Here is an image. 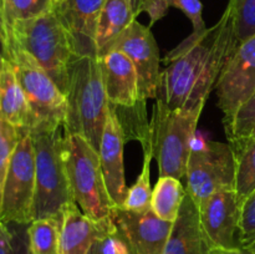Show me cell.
Masks as SVG:
<instances>
[{
  "label": "cell",
  "mask_w": 255,
  "mask_h": 254,
  "mask_svg": "<svg viewBox=\"0 0 255 254\" xmlns=\"http://www.w3.org/2000/svg\"><path fill=\"white\" fill-rule=\"evenodd\" d=\"M109 50H121L131 59L138 76L142 100L157 99L161 85V59L151 27L144 26L136 19L101 54Z\"/></svg>",
  "instance_id": "cell-10"
},
{
  "label": "cell",
  "mask_w": 255,
  "mask_h": 254,
  "mask_svg": "<svg viewBox=\"0 0 255 254\" xmlns=\"http://www.w3.org/2000/svg\"><path fill=\"white\" fill-rule=\"evenodd\" d=\"M99 244L102 254H132L128 244L122 238L119 231L99 241Z\"/></svg>",
  "instance_id": "cell-32"
},
{
  "label": "cell",
  "mask_w": 255,
  "mask_h": 254,
  "mask_svg": "<svg viewBox=\"0 0 255 254\" xmlns=\"http://www.w3.org/2000/svg\"><path fill=\"white\" fill-rule=\"evenodd\" d=\"M112 219L132 254H163L173 223L161 219L152 209L132 212L115 207Z\"/></svg>",
  "instance_id": "cell-12"
},
{
  "label": "cell",
  "mask_w": 255,
  "mask_h": 254,
  "mask_svg": "<svg viewBox=\"0 0 255 254\" xmlns=\"http://www.w3.org/2000/svg\"><path fill=\"white\" fill-rule=\"evenodd\" d=\"M187 191L181 179L172 176L159 177L152 189L151 209L161 219L173 223L177 219Z\"/></svg>",
  "instance_id": "cell-22"
},
{
  "label": "cell",
  "mask_w": 255,
  "mask_h": 254,
  "mask_svg": "<svg viewBox=\"0 0 255 254\" xmlns=\"http://www.w3.org/2000/svg\"><path fill=\"white\" fill-rule=\"evenodd\" d=\"M7 46L31 55L66 96L70 70L76 54L61 17L54 10L14 22L4 30Z\"/></svg>",
  "instance_id": "cell-2"
},
{
  "label": "cell",
  "mask_w": 255,
  "mask_h": 254,
  "mask_svg": "<svg viewBox=\"0 0 255 254\" xmlns=\"http://www.w3.org/2000/svg\"><path fill=\"white\" fill-rule=\"evenodd\" d=\"M0 254H12V237L9 226L0 221Z\"/></svg>",
  "instance_id": "cell-33"
},
{
  "label": "cell",
  "mask_w": 255,
  "mask_h": 254,
  "mask_svg": "<svg viewBox=\"0 0 255 254\" xmlns=\"http://www.w3.org/2000/svg\"><path fill=\"white\" fill-rule=\"evenodd\" d=\"M209 244L202 231L198 207L188 193L173 222L163 254H207Z\"/></svg>",
  "instance_id": "cell-18"
},
{
  "label": "cell",
  "mask_w": 255,
  "mask_h": 254,
  "mask_svg": "<svg viewBox=\"0 0 255 254\" xmlns=\"http://www.w3.org/2000/svg\"><path fill=\"white\" fill-rule=\"evenodd\" d=\"M61 217L34 219L27 226L29 246L32 254H60Z\"/></svg>",
  "instance_id": "cell-23"
},
{
  "label": "cell",
  "mask_w": 255,
  "mask_h": 254,
  "mask_svg": "<svg viewBox=\"0 0 255 254\" xmlns=\"http://www.w3.org/2000/svg\"><path fill=\"white\" fill-rule=\"evenodd\" d=\"M0 120L19 129H30L32 115L12 64L0 56Z\"/></svg>",
  "instance_id": "cell-19"
},
{
  "label": "cell",
  "mask_w": 255,
  "mask_h": 254,
  "mask_svg": "<svg viewBox=\"0 0 255 254\" xmlns=\"http://www.w3.org/2000/svg\"><path fill=\"white\" fill-rule=\"evenodd\" d=\"M126 141V134L116 109L110 104L99 154L105 184L116 207H122L128 189L126 187L124 166V146Z\"/></svg>",
  "instance_id": "cell-14"
},
{
  "label": "cell",
  "mask_w": 255,
  "mask_h": 254,
  "mask_svg": "<svg viewBox=\"0 0 255 254\" xmlns=\"http://www.w3.org/2000/svg\"><path fill=\"white\" fill-rule=\"evenodd\" d=\"M203 109L172 110L157 97L149 121V143L159 177L186 178L187 163Z\"/></svg>",
  "instance_id": "cell-5"
},
{
  "label": "cell",
  "mask_w": 255,
  "mask_h": 254,
  "mask_svg": "<svg viewBox=\"0 0 255 254\" xmlns=\"http://www.w3.org/2000/svg\"><path fill=\"white\" fill-rule=\"evenodd\" d=\"M105 90L110 104L132 109L144 102L138 86V76L131 59L121 50H109L97 55Z\"/></svg>",
  "instance_id": "cell-15"
},
{
  "label": "cell",
  "mask_w": 255,
  "mask_h": 254,
  "mask_svg": "<svg viewBox=\"0 0 255 254\" xmlns=\"http://www.w3.org/2000/svg\"><path fill=\"white\" fill-rule=\"evenodd\" d=\"M89 254H102L101 253V249H100V244H99V241L96 242V243L92 246V248L90 249Z\"/></svg>",
  "instance_id": "cell-38"
},
{
  "label": "cell",
  "mask_w": 255,
  "mask_h": 254,
  "mask_svg": "<svg viewBox=\"0 0 255 254\" xmlns=\"http://www.w3.org/2000/svg\"><path fill=\"white\" fill-rule=\"evenodd\" d=\"M255 239V191L241 206L239 218V243L246 247Z\"/></svg>",
  "instance_id": "cell-29"
},
{
  "label": "cell",
  "mask_w": 255,
  "mask_h": 254,
  "mask_svg": "<svg viewBox=\"0 0 255 254\" xmlns=\"http://www.w3.org/2000/svg\"><path fill=\"white\" fill-rule=\"evenodd\" d=\"M236 154L234 191L239 203H243L255 191V133L231 141Z\"/></svg>",
  "instance_id": "cell-21"
},
{
  "label": "cell",
  "mask_w": 255,
  "mask_h": 254,
  "mask_svg": "<svg viewBox=\"0 0 255 254\" xmlns=\"http://www.w3.org/2000/svg\"><path fill=\"white\" fill-rule=\"evenodd\" d=\"M202 231L209 247L237 248L239 243L241 203L234 189L214 193L198 208Z\"/></svg>",
  "instance_id": "cell-13"
},
{
  "label": "cell",
  "mask_w": 255,
  "mask_h": 254,
  "mask_svg": "<svg viewBox=\"0 0 255 254\" xmlns=\"http://www.w3.org/2000/svg\"><path fill=\"white\" fill-rule=\"evenodd\" d=\"M65 2H66V0H51L52 10H54V11H59V10L64 6Z\"/></svg>",
  "instance_id": "cell-37"
},
{
  "label": "cell",
  "mask_w": 255,
  "mask_h": 254,
  "mask_svg": "<svg viewBox=\"0 0 255 254\" xmlns=\"http://www.w3.org/2000/svg\"><path fill=\"white\" fill-rule=\"evenodd\" d=\"M52 10L51 0H2V31L14 22Z\"/></svg>",
  "instance_id": "cell-25"
},
{
  "label": "cell",
  "mask_w": 255,
  "mask_h": 254,
  "mask_svg": "<svg viewBox=\"0 0 255 254\" xmlns=\"http://www.w3.org/2000/svg\"><path fill=\"white\" fill-rule=\"evenodd\" d=\"M62 157L74 202L94 221L112 219L116 206L105 184L99 152L84 137L64 129Z\"/></svg>",
  "instance_id": "cell-6"
},
{
  "label": "cell",
  "mask_w": 255,
  "mask_h": 254,
  "mask_svg": "<svg viewBox=\"0 0 255 254\" xmlns=\"http://www.w3.org/2000/svg\"><path fill=\"white\" fill-rule=\"evenodd\" d=\"M5 50H6V42H5V35L2 31V27L0 26V56L5 55Z\"/></svg>",
  "instance_id": "cell-36"
},
{
  "label": "cell",
  "mask_w": 255,
  "mask_h": 254,
  "mask_svg": "<svg viewBox=\"0 0 255 254\" xmlns=\"http://www.w3.org/2000/svg\"><path fill=\"white\" fill-rule=\"evenodd\" d=\"M1 6H2V0H0V26L2 27V15H1Z\"/></svg>",
  "instance_id": "cell-40"
},
{
  "label": "cell",
  "mask_w": 255,
  "mask_h": 254,
  "mask_svg": "<svg viewBox=\"0 0 255 254\" xmlns=\"http://www.w3.org/2000/svg\"><path fill=\"white\" fill-rule=\"evenodd\" d=\"M106 0H66L56 11L71 37L76 56H97L95 47L97 20Z\"/></svg>",
  "instance_id": "cell-17"
},
{
  "label": "cell",
  "mask_w": 255,
  "mask_h": 254,
  "mask_svg": "<svg viewBox=\"0 0 255 254\" xmlns=\"http://www.w3.org/2000/svg\"><path fill=\"white\" fill-rule=\"evenodd\" d=\"M64 129L84 137L97 152L110 110L97 56H79L70 70Z\"/></svg>",
  "instance_id": "cell-3"
},
{
  "label": "cell",
  "mask_w": 255,
  "mask_h": 254,
  "mask_svg": "<svg viewBox=\"0 0 255 254\" xmlns=\"http://www.w3.org/2000/svg\"><path fill=\"white\" fill-rule=\"evenodd\" d=\"M12 64L32 115L30 128L39 125L64 126L66 120V96L60 91L47 72L30 54L7 46L5 55Z\"/></svg>",
  "instance_id": "cell-8"
},
{
  "label": "cell",
  "mask_w": 255,
  "mask_h": 254,
  "mask_svg": "<svg viewBox=\"0 0 255 254\" xmlns=\"http://www.w3.org/2000/svg\"><path fill=\"white\" fill-rule=\"evenodd\" d=\"M237 47L233 17L227 6L213 26L192 32L166 55L157 97L172 110L203 109Z\"/></svg>",
  "instance_id": "cell-1"
},
{
  "label": "cell",
  "mask_w": 255,
  "mask_h": 254,
  "mask_svg": "<svg viewBox=\"0 0 255 254\" xmlns=\"http://www.w3.org/2000/svg\"><path fill=\"white\" fill-rule=\"evenodd\" d=\"M35 151L34 219L61 217L67 203L74 202L62 157L64 126L39 125L30 128Z\"/></svg>",
  "instance_id": "cell-4"
},
{
  "label": "cell",
  "mask_w": 255,
  "mask_h": 254,
  "mask_svg": "<svg viewBox=\"0 0 255 254\" xmlns=\"http://www.w3.org/2000/svg\"><path fill=\"white\" fill-rule=\"evenodd\" d=\"M169 5L181 10L193 25V32H203L207 29L203 20V5L201 0H169Z\"/></svg>",
  "instance_id": "cell-30"
},
{
  "label": "cell",
  "mask_w": 255,
  "mask_h": 254,
  "mask_svg": "<svg viewBox=\"0 0 255 254\" xmlns=\"http://www.w3.org/2000/svg\"><path fill=\"white\" fill-rule=\"evenodd\" d=\"M143 148V164L141 173L137 177L136 182L127 189V196L124 204L120 208L132 212H146L151 209L152 188L149 177H151V162L153 158L151 143L142 147Z\"/></svg>",
  "instance_id": "cell-24"
},
{
  "label": "cell",
  "mask_w": 255,
  "mask_h": 254,
  "mask_svg": "<svg viewBox=\"0 0 255 254\" xmlns=\"http://www.w3.org/2000/svg\"><path fill=\"white\" fill-rule=\"evenodd\" d=\"M224 127L255 92V35L238 45L222 71L216 87Z\"/></svg>",
  "instance_id": "cell-11"
},
{
  "label": "cell",
  "mask_w": 255,
  "mask_h": 254,
  "mask_svg": "<svg viewBox=\"0 0 255 254\" xmlns=\"http://www.w3.org/2000/svg\"><path fill=\"white\" fill-rule=\"evenodd\" d=\"M35 151L30 129H21L6 178L0 206V221L4 223L30 224L34 221Z\"/></svg>",
  "instance_id": "cell-9"
},
{
  "label": "cell",
  "mask_w": 255,
  "mask_h": 254,
  "mask_svg": "<svg viewBox=\"0 0 255 254\" xmlns=\"http://www.w3.org/2000/svg\"><path fill=\"white\" fill-rule=\"evenodd\" d=\"M229 141L244 138L255 133V92L236 112L228 126H226Z\"/></svg>",
  "instance_id": "cell-27"
},
{
  "label": "cell",
  "mask_w": 255,
  "mask_h": 254,
  "mask_svg": "<svg viewBox=\"0 0 255 254\" xmlns=\"http://www.w3.org/2000/svg\"><path fill=\"white\" fill-rule=\"evenodd\" d=\"M127 1L129 2V5H131L132 10H133L134 15H136V17H137L139 14H142V12H143L144 6H146V5L148 4L151 0H127Z\"/></svg>",
  "instance_id": "cell-35"
},
{
  "label": "cell",
  "mask_w": 255,
  "mask_h": 254,
  "mask_svg": "<svg viewBox=\"0 0 255 254\" xmlns=\"http://www.w3.org/2000/svg\"><path fill=\"white\" fill-rule=\"evenodd\" d=\"M20 134H21V129L0 120V206H1L4 182L6 178L12 153L20 139Z\"/></svg>",
  "instance_id": "cell-28"
},
{
  "label": "cell",
  "mask_w": 255,
  "mask_h": 254,
  "mask_svg": "<svg viewBox=\"0 0 255 254\" xmlns=\"http://www.w3.org/2000/svg\"><path fill=\"white\" fill-rule=\"evenodd\" d=\"M134 20L136 15L127 0H106L99 15L95 34L97 55L105 51Z\"/></svg>",
  "instance_id": "cell-20"
},
{
  "label": "cell",
  "mask_w": 255,
  "mask_h": 254,
  "mask_svg": "<svg viewBox=\"0 0 255 254\" xmlns=\"http://www.w3.org/2000/svg\"><path fill=\"white\" fill-rule=\"evenodd\" d=\"M207 254H254L253 252L249 251L244 247H237V248H214L209 247Z\"/></svg>",
  "instance_id": "cell-34"
},
{
  "label": "cell",
  "mask_w": 255,
  "mask_h": 254,
  "mask_svg": "<svg viewBox=\"0 0 255 254\" xmlns=\"http://www.w3.org/2000/svg\"><path fill=\"white\" fill-rule=\"evenodd\" d=\"M244 248H248L249 251H252L255 254V239H253V241H252L249 244H247V246L244 247Z\"/></svg>",
  "instance_id": "cell-39"
},
{
  "label": "cell",
  "mask_w": 255,
  "mask_h": 254,
  "mask_svg": "<svg viewBox=\"0 0 255 254\" xmlns=\"http://www.w3.org/2000/svg\"><path fill=\"white\" fill-rule=\"evenodd\" d=\"M184 179L187 193L198 208L217 192L234 189L236 154L232 144L196 134Z\"/></svg>",
  "instance_id": "cell-7"
},
{
  "label": "cell",
  "mask_w": 255,
  "mask_h": 254,
  "mask_svg": "<svg viewBox=\"0 0 255 254\" xmlns=\"http://www.w3.org/2000/svg\"><path fill=\"white\" fill-rule=\"evenodd\" d=\"M12 237V254H32L29 246L27 226L29 224L6 223Z\"/></svg>",
  "instance_id": "cell-31"
},
{
  "label": "cell",
  "mask_w": 255,
  "mask_h": 254,
  "mask_svg": "<svg viewBox=\"0 0 255 254\" xmlns=\"http://www.w3.org/2000/svg\"><path fill=\"white\" fill-rule=\"evenodd\" d=\"M116 232L114 219L96 222L87 217L76 202H70L61 211L60 254H89L97 241Z\"/></svg>",
  "instance_id": "cell-16"
},
{
  "label": "cell",
  "mask_w": 255,
  "mask_h": 254,
  "mask_svg": "<svg viewBox=\"0 0 255 254\" xmlns=\"http://www.w3.org/2000/svg\"><path fill=\"white\" fill-rule=\"evenodd\" d=\"M227 6L233 17L234 36L241 45L255 35V0H229Z\"/></svg>",
  "instance_id": "cell-26"
}]
</instances>
